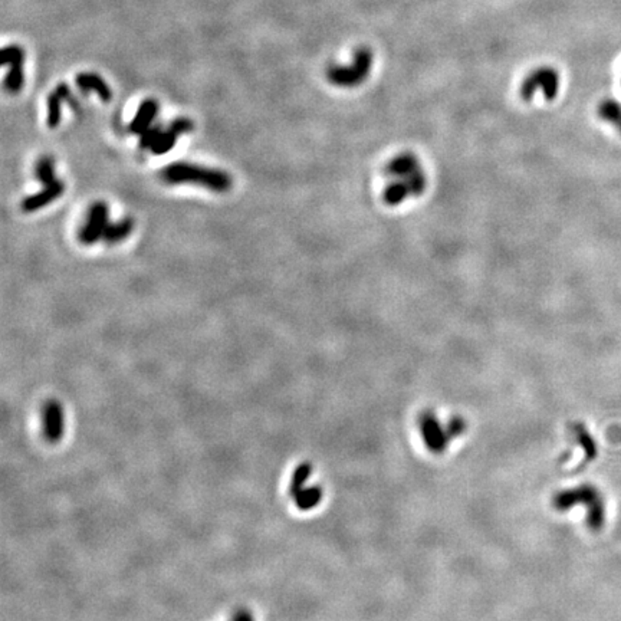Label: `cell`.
I'll list each match as a JSON object with an SVG mask.
<instances>
[{
	"label": "cell",
	"mask_w": 621,
	"mask_h": 621,
	"mask_svg": "<svg viewBox=\"0 0 621 621\" xmlns=\"http://www.w3.org/2000/svg\"><path fill=\"white\" fill-rule=\"evenodd\" d=\"M161 179L169 184H196L204 187L210 192L225 193L232 188V177L218 169H210L186 161H176L161 170Z\"/></svg>",
	"instance_id": "2"
},
{
	"label": "cell",
	"mask_w": 621,
	"mask_h": 621,
	"mask_svg": "<svg viewBox=\"0 0 621 621\" xmlns=\"http://www.w3.org/2000/svg\"><path fill=\"white\" fill-rule=\"evenodd\" d=\"M177 134H174L170 128H167L165 131L163 130V133L160 134V137L157 138V141L154 142V146L151 147V153L156 156H163L167 154L169 151H172L177 142Z\"/></svg>",
	"instance_id": "16"
},
{
	"label": "cell",
	"mask_w": 621,
	"mask_h": 621,
	"mask_svg": "<svg viewBox=\"0 0 621 621\" xmlns=\"http://www.w3.org/2000/svg\"><path fill=\"white\" fill-rule=\"evenodd\" d=\"M373 52L370 47H358L354 52L352 63L331 65L327 70L328 81L340 88H355L366 82L371 74Z\"/></svg>",
	"instance_id": "4"
},
{
	"label": "cell",
	"mask_w": 621,
	"mask_h": 621,
	"mask_svg": "<svg viewBox=\"0 0 621 621\" xmlns=\"http://www.w3.org/2000/svg\"><path fill=\"white\" fill-rule=\"evenodd\" d=\"M163 133L160 126H153L149 130H146L142 133L138 138V147L141 150H151V147L154 146V142L157 141V138L160 137V134Z\"/></svg>",
	"instance_id": "19"
},
{
	"label": "cell",
	"mask_w": 621,
	"mask_h": 621,
	"mask_svg": "<svg viewBox=\"0 0 621 621\" xmlns=\"http://www.w3.org/2000/svg\"><path fill=\"white\" fill-rule=\"evenodd\" d=\"M133 230H134V220L131 218H124L115 223L108 225L104 233V241L108 245L121 244L133 233Z\"/></svg>",
	"instance_id": "11"
},
{
	"label": "cell",
	"mask_w": 621,
	"mask_h": 621,
	"mask_svg": "<svg viewBox=\"0 0 621 621\" xmlns=\"http://www.w3.org/2000/svg\"><path fill=\"white\" fill-rule=\"evenodd\" d=\"M580 504L585 505L588 527L592 531L600 530L606 519V508L600 492L594 486L581 485L574 489L562 491L554 497V508L561 512L568 511Z\"/></svg>",
	"instance_id": "3"
},
{
	"label": "cell",
	"mask_w": 621,
	"mask_h": 621,
	"mask_svg": "<svg viewBox=\"0 0 621 621\" xmlns=\"http://www.w3.org/2000/svg\"><path fill=\"white\" fill-rule=\"evenodd\" d=\"M63 192H65V183L62 180L57 179L51 184L43 186L39 192L27 196L22 200L20 207L25 213L38 211V210L43 209L45 206L58 200L63 195Z\"/></svg>",
	"instance_id": "8"
},
{
	"label": "cell",
	"mask_w": 621,
	"mask_h": 621,
	"mask_svg": "<svg viewBox=\"0 0 621 621\" xmlns=\"http://www.w3.org/2000/svg\"><path fill=\"white\" fill-rule=\"evenodd\" d=\"M62 103L63 98L59 95V92L54 91L50 95H47L46 100V107H47V114H46V124L50 128H57L61 124L62 119Z\"/></svg>",
	"instance_id": "13"
},
{
	"label": "cell",
	"mask_w": 621,
	"mask_h": 621,
	"mask_svg": "<svg viewBox=\"0 0 621 621\" xmlns=\"http://www.w3.org/2000/svg\"><path fill=\"white\" fill-rule=\"evenodd\" d=\"M571 428H572V433H574V437L577 439V442L583 447V451H584V455H585L584 462H591L597 456V446H595V442H594L592 436L590 435L588 430L581 423L572 424Z\"/></svg>",
	"instance_id": "12"
},
{
	"label": "cell",
	"mask_w": 621,
	"mask_h": 621,
	"mask_svg": "<svg viewBox=\"0 0 621 621\" xmlns=\"http://www.w3.org/2000/svg\"><path fill=\"white\" fill-rule=\"evenodd\" d=\"M33 173H35V179L40 184H43V186L51 184L52 181H55L57 176H55V161H54V158L50 157V156L40 157L38 160L36 165H35Z\"/></svg>",
	"instance_id": "14"
},
{
	"label": "cell",
	"mask_w": 621,
	"mask_h": 621,
	"mask_svg": "<svg viewBox=\"0 0 621 621\" xmlns=\"http://www.w3.org/2000/svg\"><path fill=\"white\" fill-rule=\"evenodd\" d=\"M75 84L85 93L95 92L104 103H108L112 98V92H111L110 85L97 74H92V73L78 74L75 78Z\"/></svg>",
	"instance_id": "10"
},
{
	"label": "cell",
	"mask_w": 621,
	"mask_h": 621,
	"mask_svg": "<svg viewBox=\"0 0 621 621\" xmlns=\"http://www.w3.org/2000/svg\"><path fill=\"white\" fill-rule=\"evenodd\" d=\"M386 176L387 186L383 199L391 207L420 197L427 188V174L419 157L410 151L393 157L386 167Z\"/></svg>",
	"instance_id": "1"
},
{
	"label": "cell",
	"mask_w": 621,
	"mask_h": 621,
	"mask_svg": "<svg viewBox=\"0 0 621 621\" xmlns=\"http://www.w3.org/2000/svg\"><path fill=\"white\" fill-rule=\"evenodd\" d=\"M420 432L424 444L433 453H443L451 440L449 428L442 427L436 414L430 410L420 416Z\"/></svg>",
	"instance_id": "7"
},
{
	"label": "cell",
	"mask_w": 621,
	"mask_h": 621,
	"mask_svg": "<svg viewBox=\"0 0 621 621\" xmlns=\"http://www.w3.org/2000/svg\"><path fill=\"white\" fill-rule=\"evenodd\" d=\"M158 103L153 98H147L142 101L134 115V118L131 119V123L128 126V131L131 134L135 135H141L146 130H149L150 127H153L154 119L158 114Z\"/></svg>",
	"instance_id": "9"
},
{
	"label": "cell",
	"mask_w": 621,
	"mask_h": 621,
	"mask_svg": "<svg viewBox=\"0 0 621 621\" xmlns=\"http://www.w3.org/2000/svg\"><path fill=\"white\" fill-rule=\"evenodd\" d=\"M599 115L607 123L617 126V128L621 131V107L615 101H604L599 107Z\"/></svg>",
	"instance_id": "17"
},
{
	"label": "cell",
	"mask_w": 621,
	"mask_h": 621,
	"mask_svg": "<svg viewBox=\"0 0 621 621\" xmlns=\"http://www.w3.org/2000/svg\"><path fill=\"white\" fill-rule=\"evenodd\" d=\"M174 134H177V135H183V134H188V133H192L193 130H195V124H193V121L190 118H187V117H179V118H176L174 121H172L170 123V127H169Z\"/></svg>",
	"instance_id": "20"
},
{
	"label": "cell",
	"mask_w": 621,
	"mask_h": 621,
	"mask_svg": "<svg viewBox=\"0 0 621 621\" xmlns=\"http://www.w3.org/2000/svg\"><path fill=\"white\" fill-rule=\"evenodd\" d=\"M320 499H321V492L318 489H310V491H306L304 495L299 496L298 504L304 509L313 508L315 504H318Z\"/></svg>",
	"instance_id": "21"
},
{
	"label": "cell",
	"mask_w": 621,
	"mask_h": 621,
	"mask_svg": "<svg viewBox=\"0 0 621 621\" xmlns=\"http://www.w3.org/2000/svg\"><path fill=\"white\" fill-rule=\"evenodd\" d=\"M25 84V73H23V63H16L9 66V73L5 80V88L10 93H17Z\"/></svg>",
	"instance_id": "15"
},
{
	"label": "cell",
	"mask_w": 621,
	"mask_h": 621,
	"mask_svg": "<svg viewBox=\"0 0 621 621\" xmlns=\"http://www.w3.org/2000/svg\"><path fill=\"white\" fill-rule=\"evenodd\" d=\"M110 225V209L105 202H95L87 213V219L78 232L80 242L85 246L95 245L104 239V233Z\"/></svg>",
	"instance_id": "6"
},
{
	"label": "cell",
	"mask_w": 621,
	"mask_h": 621,
	"mask_svg": "<svg viewBox=\"0 0 621 621\" xmlns=\"http://www.w3.org/2000/svg\"><path fill=\"white\" fill-rule=\"evenodd\" d=\"M25 62V51L19 45L5 46L2 50V65H16Z\"/></svg>",
	"instance_id": "18"
},
{
	"label": "cell",
	"mask_w": 621,
	"mask_h": 621,
	"mask_svg": "<svg viewBox=\"0 0 621 621\" xmlns=\"http://www.w3.org/2000/svg\"><path fill=\"white\" fill-rule=\"evenodd\" d=\"M560 89V75L551 66H539L523 80L521 85V98L530 103L538 91L546 101L557 98Z\"/></svg>",
	"instance_id": "5"
}]
</instances>
